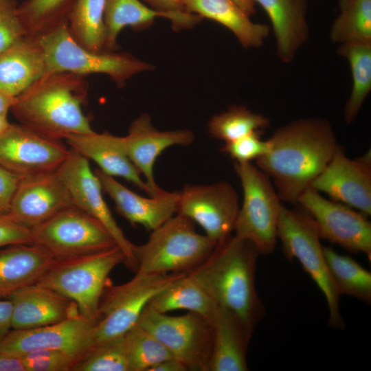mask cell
<instances>
[{
	"mask_svg": "<svg viewBox=\"0 0 371 371\" xmlns=\"http://www.w3.org/2000/svg\"><path fill=\"white\" fill-rule=\"evenodd\" d=\"M269 152L256 160L271 179L279 198L297 203L327 166L339 144L330 122L302 118L278 128L268 139Z\"/></svg>",
	"mask_w": 371,
	"mask_h": 371,
	"instance_id": "cell-1",
	"label": "cell"
},
{
	"mask_svg": "<svg viewBox=\"0 0 371 371\" xmlns=\"http://www.w3.org/2000/svg\"><path fill=\"white\" fill-rule=\"evenodd\" d=\"M259 255L252 243L231 234L188 273L219 306L238 318L251 338L265 313L256 289Z\"/></svg>",
	"mask_w": 371,
	"mask_h": 371,
	"instance_id": "cell-2",
	"label": "cell"
},
{
	"mask_svg": "<svg viewBox=\"0 0 371 371\" xmlns=\"http://www.w3.org/2000/svg\"><path fill=\"white\" fill-rule=\"evenodd\" d=\"M84 78L67 72L45 74L16 97L10 111L19 124L51 139L92 133L82 110L87 95Z\"/></svg>",
	"mask_w": 371,
	"mask_h": 371,
	"instance_id": "cell-3",
	"label": "cell"
},
{
	"mask_svg": "<svg viewBox=\"0 0 371 371\" xmlns=\"http://www.w3.org/2000/svg\"><path fill=\"white\" fill-rule=\"evenodd\" d=\"M216 243L197 233L192 221L176 214L153 230L144 244L135 245V272L189 273L208 258Z\"/></svg>",
	"mask_w": 371,
	"mask_h": 371,
	"instance_id": "cell-4",
	"label": "cell"
},
{
	"mask_svg": "<svg viewBox=\"0 0 371 371\" xmlns=\"http://www.w3.org/2000/svg\"><path fill=\"white\" fill-rule=\"evenodd\" d=\"M36 38L43 52L46 74L67 72L83 77L105 74L122 87L134 75L153 68L127 52H95L85 47L73 38L67 22Z\"/></svg>",
	"mask_w": 371,
	"mask_h": 371,
	"instance_id": "cell-5",
	"label": "cell"
},
{
	"mask_svg": "<svg viewBox=\"0 0 371 371\" xmlns=\"http://www.w3.org/2000/svg\"><path fill=\"white\" fill-rule=\"evenodd\" d=\"M121 248H111L60 261H55L37 282L74 302L81 317L94 325L99 304L111 282L109 275L119 264H125Z\"/></svg>",
	"mask_w": 371,
	"mask_h": 371,
	"instance_id": "cell-6",
	"label": "cell"
},
{
	"mask_svg": "<svg viewBox=\"0 0 371 371\" xmlns=\"http://www.w3.org/2000/svg\"><path fill=\"white\" fill-rule=\"evenodd\" d=\"M185 274L135 272L133 278L124 284L113 285L110 282L99 304L98 321L91 328L88 354L124 336L136 325L151 299Z\"/></svg>",
	"mask_w": 371,
	"mask_h": 371,
	"instance_id": "cell-7",
	"label": "cell"
},
{
	"mask_svg": "<svg viewBox=\"0 0 371 371\" xmlns=\"http://www.w3.org/2000/svg\"><path fill=\"white\" fill-rule=\"evenodd\" d=\"M277 235L286 258L297 259L323 293L327 303L330 326L342 329L339 294L330 276L316 224L305 210L282 205Z\"/></svg>",
	"mask_w": 371,
	"mask_h": 371,
	"instance_id": "cell-8",
	"label": "cell"
},
{
	"mask_svg": "<svg viewBox=\"0 0 371 371\" xmlns=\"http://www.w3.org/2000/svg\"><path fill=\"white\" fill-rule=\"evenodd\" d=\"M234 170L243 191L235 235L252 243L260 254H269L276 245L282 201L270 178L256 166L235 162Z\"/></svg>",
	"mask_w": 371,
	"mask_h": 371,
	"instance_id": "cell-9",
	"label": "cell"
},
{
	"mask_svg": "<svg viewBox=\"0 0 371 371\" xmlns=\"http://www.w3.org/2000/svg\"><path fill=\"white\" fill-rule=\"evenodd\" d=\"M32 229V244L60 261L99 252L117 245L98 220L72 205Z\"/></svg>",
	"mask_w": 371,
	"mask_h": 371,
	"instance_id": "cell-10",
	"label": "cell"
},
{
	"mask_svg": "<svg viewBox=\"0 0 371 371\" xmlns=\"http://www.w3.org/2000/svg\"><path fill=\"white\" fill-rule=\"evenodd\" d=\"M135 326L159 340L189 370L209 371L213 328L201 315L192 312L170 315L146 306Z\"/></svg>",
	"mask_w": 371,
	"mask_h": 371,
	"instance_id": "cell-11",
	"label": "cell"
},
{
	"mask_svg": "<svg viewBox=\"0 0 371 371\" xmlns=\"http://www.w3.org/2000/svg\"><path fill=\"white\" fill-rule=\"evenodd\" d=\"M57 171L69 191L73 205L104 226L124 252V265L135 273V245L126 237L114 219L103 197L101 183L91 170L89 160L70 148L66 159Z\"/></svg>",
	"mask_w": 371,
	"mask_h": 371,
	"instance_id": "cell-12",
	"label": "cell"
},
{
	"mask_svg": "<svg viewBox=\"0 0 371 371\" xmlns=\"http://www.w3.org/2000/svg\"><path fill=\"white\" fill-rule=\"evenodd\" d=\"M314 220L319 236L352 253L371 258V223L368 216L344 203L307 188L298 199Z\"/></svg>",
	"mask_w": 371,
	"mask_h": 371,
	"instance_id": "cell-13",
	"label": "cell"
},
{
	"mask_svg": "<svg viewBox=\"0 0 371 371\" xmlns=\"http://www.w3.org/2000/svg\"><path fill=\"white\" fill-rule=\"evenodd\" d=\"M238 195L227 181L208 185H186L180 192L177 214L199 225L216 243L234 230L239 211Z\"/></svg>",
	"mask_w": 371,
	"mask_h": 371,
	"instance_id": "cell-14",
	"label": "cell"
},
{
	"mask_svg": "<svg viewBox=\"0 0 371 371\" xmlns=\"http://www.w3.org/2000/svg\"><path fill=\"white\" fill-rule=\"evenodd\" d=\"M69 149L21 124H11L0 137V165L21 178L55 171Z\"/></svg>",
	"mask_w": 371,
	"mask_h": 371,
	"instance_id": "cell-15",
	"label": "cell"
},
{
	"mask_svg": "<svg viewBox=\"0 0 371 371\" xmlns=\"http://www.w3.org/2000/svg\"><path fill=\"white\" fill-rule=\"evenodd\" d=\"M92 326L78 314L50 325L11 329L0 343V351L21 356L36 350H55L69 355L76 366L89 351Z\"/></svg>",
	"mask_w": 371,
	"mask_h": 371,
	"instance_id": "cell-16",
	"label": "cell"
},
{
	"mask_svg": "<svg viewBox=\"0 0 371 371\" xmlns=\"http://www.w3.org/2000/svg\"><path fill=\"white\" fill-rule=\"evenodd\" d=\"M311 188L367 216L371 214V155L350 159L339 146Z\"/></svg>",
	"mask_w": 371,
	"mask_h": 371,
	"instance_id": "cell-17",
	"label": "cell"
},
{
	"mask_svg": "<svg viewBox=\"0 0 371 371\" xmlns=\"http://www.w3.org/2000/svg\"><path fill=\"white\" fill-rule=\"evenodd\" d=\"M72 205L69 191L56 170L21 178L8 214L32 229Z\"/></svg>",
	"mask_w": 371,
	"mask_h": 371,
	"instance_id": "cell-18",
	"label": "cell"
},
{
	"mask_svg": "<svg viewBox=\"0 0 371 371\" xmlns=\"http://www.w3.org/2000/svg\"><path fill=\"white\" fill-rule=\"evenodd\" d=\"M194 139V133L188 129L157 130L148 113L141 114L132 122L128 135L124 137L126 150L132 163L144 177L151 196L164 191L157 186L154 177V165L157 157L170 146H188Z\"/></svg>",
	"mask_w": 371,
	"mask_h": 371,
	"instance_id": "cell-19",
	"label": "cell"
},
{
	"mask_svg": "<svg viewBox=\"0 0 371 371\" xmlns=\"http://www.w3.org/2000/svg\"><path fill=\"white\" fill-rule=\"evenodd\" d=\"M94 172L102 190L114 201L116 211L132 225H141L153 231L177 214L180 192L164 190L159 195L144 197L100 169L95 170Z\"/></svg>",
	"mask_w": 371,
	"mask_h": 371,
	"instance_id": "cell-20",
	"label": "cell"
},
{
	"mask_svg": "<svg viewBox=\"0 0 371 371\" xmlns=\"http://www.w3.org/2000/svg\"><path fill=\"white\" fill-rule=\"evenodd\" d=\"M8 299L12 304V329L50 325L79 314L74 302L38 283L22 287Z\"/></svg>",
	"mask_w": 371,
	"mask_h": 371,
	"instance_id": "cell-21",
	"label": "cell"
},
{
	"mask_svg": "<svg viewBox=\"0 0 371 371\" xmlns=\"http://www.w3.org/2000/svg\"><path fill=\"white\" fill-rule=\"evenodd\" d=\"M65 139L70 148L93 161L103 172L125 179L151 196L148 185L127 155L124 137L93 131L71 135Z\"/></svg>",
	"mask_w": 371,
	"mask_h": 371,
	"instance_id": "cell-22",
	"label": "cell"
},
{
	"mask_svg": "<svg viewBox=\"0 0 371 371\" xmlns=\"http://www.w3.org/2000/svg\"><path fill=\"white\" fill-rule=\"evenodd\" d=\"M46 74L42 48L35 36H25L0 52V91L16 98Z\"/></svg>",
	"mask_w": 371,
	"mask_h": 371,
	"instance_id": "cell-23",
	"label": "cell"
},
{
	"mask_svg": "<svg viewBox=\"0 0 371 371\" xmlns=\"http://www.w3.org/2000/svg\"><path fill=\"white\" fill-rule=\"evenodd\" d=\"M268 15L276 40L280 59L289 63L307 41L306 0H253Z\"/></svg>",
	"mask_w": 371,
	"mask_h": 371,
	"instance_id": "cell-24",
	"label": "cell"
},
{
	"mask_svg": "<svg viewBox=\"0 0 371 371\" xmlns=\"http://www.w3.org/2000/svg\"><path fill=\"white\" fill-rule=\"evenodd\" d=\"M34 245H16L0 251V298H8L25 286L37 283L54 263Z\"/></svg>",
	"mask_w": 371,
	"mask_h": 371,
	"instance_id": "cell-25",
	"label": "cell"
},
{
	"mask_svg": "<svg viewBox=\"0 0 371 371\" xmlns=\"http://www.w3.org/2000/svg\"><path fill=\"white\" fill-rule=\"evenodd\" d=\"M213 344L209 371H247V353L251 337L238 318L219 306L212 324Z\"/></svg>",
	"mask_w": 371,
	"mask_h": 371,
	"instance_id": "cell-26",
	"label": "cell"
},
{
	"mask_svg": "<svg viewBox=\"0 0 371 371\" xmlns=\"http://www.w3.org/2000/svg\"><path fill=\"white\" fill-rule=\"evenodd\" d=\"M185 10L201 18L214 21L230 30L245 48L259 47L269 28L253 22L234 0H180Z\"/></svg>",
	"mask_w": 371,
	"mask_h": 371,
	"instance_id": "cell-27",
	"label": "cell"
},
{
	"mask_svg": "<svg viewBox=\"0 0 371 371\" xmlns=\"http://www.w3.org/2000/svg\"><path fill=\"white\" fill-rule=\"evenodd\" d=\"M147 306L164 313L186 310L201 315L211 324L219 307L188 273L175 280L156 294Z\"/></svg>",
	"mask_w": 371,
	"mask_h": 371,
	"instance_id": "cell-28",
	"label": "cell"
},
{
	"mask_svg": "<svg viewBox=\"0 0 371 371\" xmlns=\"http://www.w3.org/2000/svg\"><path fill=\"white\" fill-rule=\"evenodd\" d=\"M159 16L166 18L164 14L140 0H106L104 12L105 50L115 51L117 48V39L124 27L147 29Z\"/></svg>",
	"mask_w": 371,
	"mask_h": 371,
	"instance_id": "cell-29",
	"label": "cell"
},
{
	"mask_svg": "<svg viewBox=\"0 0 371 371\" xmlns=\"http://www.w3.org/2000/svg\"><path fill=\"white\" fill-rule=\"evenodd\" d=\"M106 0H73L67 25L73 38L95 52L105 50L104 12Z\"/></svg>",
	"mask_w": 371,
	"mask_h": 371,
	"instance_id": "cell-30",
	"label": "cell"
},
{
	"mask_svg": "<svg viewBox=\"0 0 371 371\" xmlns=\"http://www.w3.org/2000/svg\"><path fill=\"white\" fill-rule=\"evenodd\" d=\"M337 52L349 63L352 78L350 95L344 107V120L350 124L371 90V42L341 44Z\"/></svg>",
	"mask_w": 371,
	"mask_h": 371,
	"instance_id": "cell-31",
	"label": "cell"
},
{
	"mask_svg": "<svg viewBox=\"0 0 371 371\" xmlns=\"http://www.w3.org/2000/svg\"><path fill=\"white\" fill-rule=\"evenodd\" d=\"M329 271L340 295L355 297L368 304L371 302V273L351 257L340 255L323 247Z\"/></svg>",
	"mask_w": 371,
	"mask_h": 371,
	"instance_id": "cell-32",
	"label": "cell"
},
{
	"mask_svg": "<svg viewBox=\"0 0 371 371\" xmlns=\"http://www.w3.org/2000/svg\"><path fill=\"white\" fill-rule=\"evenodd\" d=\"M339 5L331 40L341 44L371 42V0H339Z\"/></svg>",
	"mask_w": 371,
	"mask_h": 371,
	"instance_id": "cell-33",
	"label": "cell"
},
{
	"mask_svg": "<svg viewBox=\"0 0 371 371\" xmlns=\"http://www.w3.org/2000/svg\"><path fill=\"white\" fill-rule=\"evenodd\" d=\"M73 0H26L17 12L26 36H38L67 22Z\"/></svg>",
	"mask_w": 371,
	"mask_h": 371,
	"instance_id": "cell-34",
	"label": "cell"
},
{
	"mask_svg": "<svg viewBox=\"0 0 371 371\" xmlns=\"http://www.w3.org/2000/svg\"><path fill=\"white\" fill-rule=\"evenodd\" d=\"M269 119L243 106H232L225 112L214 115L207 124L209 133L225 143L233 142L253 132L269 126Z\"/></svg>",
	"mask_w": 371,
	"mask_h": 371,
	"instance_id": "cell-35",
	"label": "cell"
},
{
	"mask_svg": "<svg viewBox=\"0 0 371 371\" xmlns=\"http://www.w3.org/2000/svg\"><path fill=\"white\" fill-rule=\"evenodd\" d=\"M124 342L129 371H148L156 364L175 358L159 340L137 326L124 335Z\"/></svg>",
	"mask_w": 371,
	"mask_h": 371,
	"instance_id": "cell-36",
	"label": "cell"
},
{
	"mask_svg": "<svg viewBox=\"0 0 371 371\" xmlns=\"http://www.w3.org/2000/svg\"><path fill=\"white\" fill-rule=\"evenodd\" d=\"M73 371H129L124 336L91 350Z\"/></svg>",
	"mask_w": 371,
	"mask_h": 371,
	"instance_id": "cell-37",
	"label": "cell"
},
{
	"mask_svg": "<svg viewBox=\"0 0 371 371\" xmlns=\"http://www.w3.org/2000/svg\"><path fill=\"white\" fill-rule=\"evenodd\" d=\"M261 131L253 132L233 142L225 143L221 151L238 163L251 162L265 155L270 149L269 140H262Z\"/></svg>",
	"mask_w": 371,
	"mask_h": 371,
	"instance_id": "cell-38",
	"label": "cell"
},
{
	"mask_svg": "<svg viewBox=\"0 0 371 371\" xmlns=\"http://www.w3.org/2000/svg\"><path fill=\"white\" fill-rule=\"evenodd\" d=\"M26 371H70L75 361L55 350H36L21 355Z\"/></svg>",
	"mask_w": 371,
	"mask_h": 371,
	"instance_id": "cell-39",
	"label": "cell"
},
{
	"mask_svg": "<svg viewBox=\"0 0 371 371\" xmlns=\"http://www.w3.org/2000/svg\"><path fill=\"white\" fill-rule=\"evenodd\" d=\"M26 36L14 0H0V52Z\"/></svg>",
	"mask_w": 371,
	"mask_h": 371,
	"instance_id": "cell-40",
	"label": "cell"
},
{
	"mask_svg": "<svg viewBox=\"0 0 371 371\" xmlns=\"http://www.w3.org/2000/svg\"><path fill=\"white\" fill-rule=\"evenodd\" d=\"M153 10L165 15L170 21L175 31L190 29L197 25L203 18L187 12L180 0H142Z\"/></svg>",
	"mask_w": 371,
	"mask_h": 371,
	"instance_id": "cell-41",
	"label": "cell"
},
{
	"mask_svg": "<svg viewBox=\"0 0 371 371\" xmlns=\"http://www.w3.org/2000/svg\"><path fill=\"white\" fill-rule=\"evenodd\" d=\"M32 244L31 229L16 222L9 214L0 216V251L11 245Z\"/></svg>",
	"mask_w": 371,
	"mask_h": 371,
	"instance_id": "cell-42",
	"label": "cell"
},
{
	"mask_svg": "<svg viewBox=\"0 0 371 371\" xmlns=\"http://www.w3.org/2000/svg\"><path fill=\"white\" fill-rule=\"evenodd\" d=\"M21 177L0 165V216L9 213Z\"/></svg>",
	"mask_w": 371,
	"mask_h": 371,
	"instance_id": "cell-43",
	"label": "cell"
},
{
	"mask_svg": "<svg viewBox=\"0 0 371 371\" xmlns=\"http://www.w3.org/2000/svg\"><path fill=\"white\" fill-rule=\"evenodd\" d=\"M12 313L11 301L0 298V343L12 329Z\"/></svg>",
	"mask_w": 371,
	"mask_h": 371,
	"instance_id": "cell-44",
	"label": "cell"
},
{
	"mask_svg": "<svg viewBox=\"0 0 371 371\" xmlns=\"http://www.w3.org/2000/svg\"><path fill=\"white\" fill-rule=\"evenodd\" d=\"M0 371H26L19 355L0 351Z\"/></svg>",
	"mask_w": 371,
	"mask_h": 371,
	"instance_id": "cell-45",
	"label": "cell"
},
{
	"mask_svg": "<svg viewBox=\"0 0 371 371\" xmlns=\"http://www.w3.org/2000/svg\"><path fill=\"white\" fill-rule=\"evenodd\" d=\"M188 367L181 361L176 358L166 359L153 367L148 371H187Z\"/></svg>",
	"mask_w": 371,
	"mask_h": 371,
	"instance_id": "cell-46",
	"label": "cell"
},
{
	"mask_svg": "<svg viewBox=\"0 0 371 371\" xmlns=\"http://www.w3.org/2000/svg\"><path fill=\"white\" fill-rule=\"evenodd\" d=\"M15 98L0 91V115L7 116L14 103Z\"/></svg>",
	"mask_w": 371,
	"mask_h": 371,
	"instance_id": "cell-47",
	"label": "cell"
},
{
	"mask_svg": "<svg viewBox=\"0 0 371 371\" xmlns=\"http://www.w3.org/2000/svg\"><path fill=\"white\" fill-rule=\"evenodd\" d=\"M249 15L254 14L256 12L255 2L253 0H234Z\"/></svg>",
	"mask_w": 371,
	"mask_h": 371,
	"instance_id": "cell-48",
	"label": "cell"
},
{
	"mask_svg": "<svg viewBox=\"0 0 371 371\" xmlns=\"http://www.w3.org/2000/svg\"><path fill=\"white\" fill-rule=\"evenodd\" d=\"M10 123L8 122L7 116L0 115V137L7 130Z\"/></svg>",
	"mask_w": 371,
	"mask_h": 371,
	"instance_id": "cell-49",
	"label": "cell"
}]
</instances>
